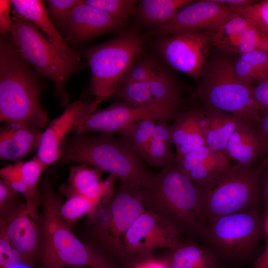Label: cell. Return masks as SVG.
Segmentation results:
<instances>
[{"label": "cell", "instance_id": "cell-40", "mask_svg": "<svg viewBox=\"0 0 268 268\" xmlns=\"http://www.w3.org/2000/svg\"><path fill=\"white\" fill-rule=\"evenodd\" d=\"M80 0H48L46 1L47 12L54 23L67 16L77 6L82 2Z\"/></svg>", "mask_w": 268, "mask_h": 268}, {"label": "cell", "instance_id": "cell-30", "mask_svg": "<svg viewBox=\"0 0 268 268\" xmlns=\"http://www.w3.org/2000/svg\"><path fill=\"white\" fill-rule=\"evenodd\" d=\"M46 169L41 162L35 156L27 161H18L6 165L0 170V176H13L18 177L28 186L39 188L41 175Z\"/></svg>", "mask_w": 268, "mask_h": 268}, {"label": "cell", "instance_id": "cell-46", "mask_svg": "<svg viewBox=\"0 0 268 268\" xmlns=\"http://www.w3.org/2000/svg\"><path fill=\"white\" fill-rule=\"evenodd\" d=\"M170 127L167 122H159L156 124L152 135V139L170 142Z\"/></svg>", "mask_w": 268, "mask_h": 268}, {"label": "cell", "instance_id": "cell-22", "mask_svg": "<svg viewBox=\"0 0 268 268\" xmlns=\"http://www.w3.org/2000/svg\"><path fill=\"white\" fill-rule=\"evenodd\" d=\"M255 122L243 121L228 141L226 155L236 162L239 169H247L256 164L264 154L262 142Z\"/></svg>", "mask_w": 268, "mask_h": 268}, {"label": "cell", "instance_id": "cell-43", "mask_svg": "<svg viewBox=\"0 0 268 268\" xmlns=\"http://www.w3.org/2000/svg\"><path fill=\"white\" fill-rule=\"evenodd\" d=\"M127 268H168L164 258H158L153 255L132 261Z\"/></svg>", "mask_w": 268, "mask_h": 268}, {"label": "cell", "instance_id": "cell-14", "mask_svg": "<svg viewBox=\"0 0 268 268\" xmlns=\"http://www.w3.org/2000/svg\"><path fill=\"white\" fill-rule=\"evenodd\" d=\"M101 102L78 100L67 105L62 114L53 120L43 132L35 155L46 169L59 160L70 134L76 133Z\"/></svg>", "mask_w": 268, "mask_h": 268}, {"label": "cell", "instance_id": "cell-33", "mask_svg": "<svg viewBox=\"0 0 268 268\" xmlns=\"http://www.w3.org/2000/svg\"><path fill=\"white\" fill-rule=\"evenodd\" d=\"M112 96L120 102L135 105H145L156 101L151 93L148 81L122 83Z\"/></svg>", "mask_w": 268, "mask_h": 268}, {"label": "cell", "instance_id": "cell-1", "mask_svg": "<svg viewBox=\"0 0 268 268\" xmlns=\"http://www.w3.org/2000/svg\"><path fill=\"white\" fill-rule=\"evenodd\" d=\"M39 190L42 209L38 268H123L112 257L75 236L61 215L62 199L47 178L41 182Z\"/></svg>", "mask_w": 268, "mask_h": 268}, {"label": "cell", "instance_id": "cell-36", "mask_svg": "<svg viewBox=\"0 0 268 268\" xmlns=\"http://www.w3.org/2000/svg\"><path fill=\"white\" fill-rule=\"evenodd\" d=\"M169 142L151 139L141 159L149 165L164 167L174 158Z\"/></svg>", "mask_w": 268, "mask_h": 268}, {"label": "cell", "instance_id": "cell-50", "mask_svg": "<svg viewBox=\"0 0 268 268\" xmlns=\"http://www.w3.org/2000/svg\"><path fill=\"white\" fill-rule=\"evenodd\" d=\"M265 216L266 219L264 221V230H265L268 238V212Z\"/></svg>", "mask_w": 268, "mask_h": 268}, {"label": "cell", "instance_id": "cell-26", "mask_svg": "<svg viewBox=\"0 0 268 268\" xmlns=\"http://www.w3.org/2000/svg\"><path fill=\"white\" fill-rule=\"evenodd\" d=\"M191 0H142L138 1L134 11L144 24L158 28L169 21Z\"/></svg>", "mask_w": 268, "mask_h": 268}, {"label": "cell", "instance_id": "cell-51", "mask_svg": "<svg viewBox=\"0 0 268 268\" xmlns=\"http://www.w3.org/2000/svg\"><path fill=\"white\" fill-rule=\"evenodd\" d=\"M62 268H85L78 267H64Z\"/></svg>", "mask_w": 268, "mask_h": 268}, {"label": "cell", "instance_id": "cell-31", "mask_svg": "<svg viewBox=\"0 0 268 268\" xmlns=\"http://www.w3.org/2000/svg\"><path fill=\"white\" fill-rule=\"evenodd\" d=\"M148 83L154 100L182 103L181 90L173 78L161 68L148 81Z\"/></svg>", "mask_w": 268, "mask_h": 268}, {"label": "cell", "instance_id": "cell-15", "mask_svg": "<svg viewBox=\"0 0 268 268\" xmlns=\"http://www.w3.org/2000/svg\"><path fill=\"white\" fill-rule=\"evenodd\" d=\"M0 226L20 254L24 265L32 268L37 264L41 241L38 207L20 202L0 215Z\"/></svg>", "mask_w": 268, "mask_h": 268}, {"label": "cell", "instance_id": "cell-4", "mask_svg": "<svg viewBox=\"0 0 268 268\" xmlns=\"http://www.w3.org/2000/svg\"><path fill=\"white\" fill-rule=\"evenodd\" d=\"M59 161L96 167L115 175L122 183L148 190L156 175L120 138L110 134H74L68 139Z\"/></svg>", "mask_w": 268, "mask_h": 268}, {"label": "cell", "instance_id": "cell-49", "mask_svg": "<svg viewBox=\"0 0 268 268\" xmlns=\"http://www.w3.org/2000/svg\"><path fill=\"white\" fill-rule=\"evenodd\" d=\"M267 167V174L265 184V193H264V200H265V212L266 214L268 212V166Z\"/></svg>", "mask_w": 268, "mask_h": 268}, {"label": "cell", "instance_id": "cell-37", "mask_svg": "<svg viewBox=\"0 0 268 268\" xmlns=\"http://www.w3.org/2000/svg\"><path fill=\"white\" fill-rule=\"evenodd\" d=\"M267 35L251 24L238 41L234 53L241 55L256 50L266 51Z\"/></svg>", "mask_w": 268, "mask_h": 268}, {"label": "cell", "instance_id": "cell-13", "mask_svg": "<svg viewBox=\"0 0 268 268\" xmlns=\"http://www.w3.org/2000/svg\"><path fill=\"white\" fill-rule=\"evenodd\" d=\"M157 49L171 67L199 82L209 61V37L198 31L182 32L161 37Z\"/></svg>", "mask_w": 268, "mask_h": 268}, {"label": "cell", "instance_id": "cell-11", "mask_svg": "<svg viewBox=\"0 0 268 268\" xmlns=\"http://www.w3.org/2000/svg\"><path fill=\"white\" fill-rule=\"evenodd\" d=\"M185 239L172 223L153 208L145 209L127 231L122 244L123 268L133 260L153 255L161 248L172 249Z\"/></svg>", "mask_w": 268, "mask_h": 268}, {"label": "cell", "instance_id": "cell-16", "mask_svg": "<svg viewBox=\"0 0 268 268\" xmlns=\"http://www.w3.org/2000/svg\"><path fill=\"white\" fill-rule=\"evenodd\" d=\"M233 13L230 8L216 0L194 1L155 30L161 37L186 31H198L209 35Z\"/></svg>", "mask_w": 268, "mask_h": 268}, {"label": "cell", "instance_id": "cell-6", "mask_svg": "<svg viewBox=\"0 0 268 268\" xmlns=\"http://www.w3.org/2000/svg\"><path fill=\"white\" fill-rule=\"evenodd\" d=\"M15 14L10 32L15 44L36 72L52 81L62 106L67 105L69 96L66 83L86 65L62 53L31 21Z\"/></svg>", "mask_w": 268, "mask_h": 268}, {"label": "cell", "instance_id": "cell-25", "mask_svg": "<svg viewBox=\"0 0 268 268\" xmlns=\"http://www.w3.org/2000/svg\"><path fill=\"white\" fill-rule=\"evenodd\" d=\"M202 108L208 122L206 145L213 150L225 154L229 137L238 126L245 121L211 107L202 106Z\"/></svg>", "mask_w": 268, "mask_h": 268}, {"label": "cell", "instance_id": "cell-48", "mask_svg": "<svg viewBox=\"0 0 268 268\" xmlns=\"http://www.w3.org/2000/svg\"><path fill=\"white\" fill-rule=\"evenodd\" d=\"M253 268H268V238L266 248L255 261Z\"/></svg>", "mask_w": 268, "mask_h": 268}, {"label": "cell", "instance_id": "cell-38", "mask_svg": "<svg viewBox=\"0 0 268 268\" xmlns=\"http://www.w3.org/2000/svg\"><path fill=\"white\" fill-rule=\"evenodd\" d=\"M23 265L19 252L0 226V268H13Z\"/></svg>", "mask_w": 268, "mask_h": 268}, {"label": "cell", "instance_id": "cell-53", "mask_svg": "<svg viewBox=\"0 0 268 268\" xmlns=\"http://www.w3.org/2000/svg\"><path fill=\"white\" fill-rule=\"evenodd\" d=\"M224 268L222 267L221 266H219V268Z\"/></svg>", "mask_w": 268, "mask_h": 268}, {"label": "cell", "instance_id": "cell-52", "mask_svg": "<svg viewBox=\"0 0 268 268\" xmlns=\"http://www.w3.org/2000/svg\"><path fill=\"white\" fill-rule=\"evenodd\" d=\"M266 52L267 53V54L268 57V35H267V49Z\"/></svg>", "mask_w": 268, "mask_h": 268}, {"label": "cell", "instance_id": "cell-24", "mask_svg": "<svg viewBox=\"0 0 268 268\" xmlns=\"http://www.w3.org/2000/svg\"><path fill=\"white\" fill-rule=\"evenodd\" d=\"M163 257L168 268H218L217 258L206 247L185 239Z\"/></svg>", "mask_w": 268, "mask_h": 268}, {"label": "cell", "instance_id": "cell-21", "mask_svg": "<svg viewBox=\"0 0 268 268\" xmlns=\"http://www.w3.org/2000/svg\"><path fill=\"white\" fill-rule=\"evenodd\" d=\"M19 123H6L0 128V158L18 162L37 150L43 132Z\"/></svg>", "mask_w": 268, "mask_h": 268}, {"label": "cell", "instance_id": "cell-8", "mask_svg": "<svg viewBox=\"0 0 268 268\" xmlns=\"http://www.w3.org/2000/svg\"><path fill=\"white\" fill-rule=\"evenodd\" d=\"M266 167L264 162L247 169H239L233 165L208 185H197L205 225L216 217L257 208L260 198L259 183Z\"/></svg>", "mask_w": 268, "mask_h": 268}, {"label": "cell", "instance_id": "cell-18", "mask_svg": "<svg viewBox=\"0 0 268 268\" xmlns=\"http://www.w3.org/2000/svg\"><path fill=\"white\" fill-rule=\"evenodd\" d=\"M174 160L179 168L199 187L210 184L233 166L225 154L206 145L183 156H175Z\"/></svg>", "mask_w": 268, "mask_h": 268}, {"label": "cell", "instance_id": "cell-39", "mask_svg": "<svg viewBox=\"0 0 268 268\" xmlns=\"http://www.w3.org/2000/svg\"><path fill=\"white\" fill-rule=\"evenodd\" d=\"M159 68L153 60L149 59L142 60L133 65L126 74L122 83L149 81Z\"/></svg>", "mask_w": 268, "mask_h": 268}, {"label": "cell", "instance_id": "cell-2", "mask_svg": "<svg viewBox=\"0 0 268 268\" xmlns=\"http://www.w3.org/2000/svg\"><path fill=\"white\" fill-rule=\"evenodd\" d=\"M23 58L11 33L0 39V121L19 123L41 129L48 121L40 101L43 85Z\"/></svg>", "mask_w": 268, "mask_h": 268}, {"label": "cell", "instance_id": "cell-3", "mask_svg": "<svg viewBox=\"0 0 268 268\" xmlns=\"http://www.w3.org/2000/svg\"><path fill=\"white\" fill-rule=\"evenodd\" d=\"M151 206L148 189L120 182L112 194L86 216L85 242L112 257L122 267L124 236L137 218Z\"/></svg>", "mask_w": 268, "mask_h": 268}, {"label": "cell", "instance_id": "cell-34", "mask_svg": "<svg viewBox=\"0 0 268 268\" xmlns=\"http://www.w3.org/2000/svg\"><path fill=\"white\" fill-rule=\"evenodd\" d=\"M135 0H85L83 2L115 18L127 20L138 3Z\"/></svg>", "mask_w": 268, "mask_h": 268}, {"label": "cell", "instance_id": "cell-12", "mask_svg": "<svg viewBox=\"0 0 268 268\" xmlns=\"http://www.w3.org/2000/svg\"><path fill=\"white\" fill-rule=\"evenodd\" d=\"M182 111V103L156 101L147 105H135L116 102L91 113L75 134L98 132L113 134L143 119L167 123L174 121Z\"/></svg>", "mask_w": 268, "mask_h": 268}, {"label": "cell", "instance_id": "cell-42", "mask_svg": "<svg viewBox=\"0 0 268 268\" xmlns=\"http://www.w3.org/2000/svg\"><path fill=\"white\" fill-rule=\"evenodd\" d=\"M254 96L260 116L268 113V78L253 86Z\"/></svg>", "mask_w": 268, "mask_h": 268}, {"label": "cell", "instance_id": "cell-28", "mask_svg": "<svg viewBox=\"0 0 268 268\" xmlns=\"http://www.w3.org/2000/svg\"><path fill=\"white\" fill-rule=\"evenodd\" d=\"M251 24L245 17L234 12L208 35L211 45L226 52L234 53L238 41Z\"/></svg>", "mask_w": 268, "mask_h": 268}, {"label": "cell", "instance_id": "cell-27", "mask_svg": "<svg viewBox=\"0 0 268 268\" xmlns=\"http://www.w3.org/2000/svg\"><path fill=\"white\" fill-rule=\"evenodd\" d=\"M239 55L233 61V67L240 80L252 84L268 78V57L265 51L256 50Z\"/></svg>", "mask_w": 268, "mask_h": 268}, {"label": "cell", "instance_id": "cell-9", "mask_svg": "<svg viewBox=\"0 0 268 268\" xmlns=\"http://www.w3.org/2000/svg\"><path fill=\"white\" fill-rule=\"evenodd\" d=\"M143 46L142 37L132 31L83 52L91 72V89L95 99L101 103L113 95Z\"/></svg>", "mask_w": 268, "mask_h": 268}, {"label": "cell", "instance_id": "cell-19", "mask_svg": "<svg viewBox=\"0 0 268 268\" xmlns=\"http://www.w3.org/2000/svg\"><path fill=\"white\" fill-rule=\"evenodd\" d=\"M208 122L204 110L192 107L183 110L170 126V143L180 157L206 145Z\"/></svg>", "mask_w": 268, "mask_h": 268}, {"label": "cell", "instance_id": "cell-7", "mask_svg": "<svg viewBox=\"0 0 268 268\" xmlns=\"http://www.w3.org/2000/svg\"><path fill=\"white\" fill-rule=\"evenodd\" d=\"M252 84L235 74L233 61L224 56L209 60L199 82L198 93L203 106L211 107L240 118L258 122L261 119Z\"/></svg>", "mask_w": 268, "mask_h": 268}, {"label": "cell", "instance_id": "cell-10", "mask_svg": "<svg viewBox=\"0 0 268 268\" xmlns=\"http://www.w3.org/2000/svg\"><path fill=\"white\" fill-rule=\"evenodd\" d=\"M263 230L264 221L257 207L210 220L201 238L217 258L234 263L251 255Z\"/></svg>", "mask_w": 268, "mask_h": 268}, {"label": "cell", "instance_id": "cell-20", "mask_svg": "<svg viewBox=\"0 0 268 268\" xmlns=\"http://www.w3.org/2000/svg\"><path fill=\"white\" fill-rule=\"evenodd\" d=\"M104 171L86 164L70 165L67 183L61 189L66 195L78 194L100 203L113 193L118 178L113 174L104 181Z\"/></svg>", "mask_w": 268, "mask_h": 268}, {"label": "cell", "instance_id": "cell-5", "mask_svg": "<svg viewBox=\"0 0 268 268\" xmlns=\"http://www.w3.org/2000/svg\"><path fill=\"white\" fill-rule=\"evenodd\" d=\"M151 207L184 234L201 238L205 227L198 186L173 161L156 174L149 189Z\"/></svg>", "mask_w": 268, "mask_h": 268}, {"label": "cell", "instance_id": "cell-17", "mask_svg": "<svg viewBox=\"0 0 268 268\" xmlns=\"http://www.w3.org/2000/svg\"><path fill=\"white\" fill-rule=\"evenodd\" d=\"M126 20L82 2L67 16L55 23L62 30L66 42L79 43L121 28Z\"/></svg>", "mask_w": 268, "mask_h": 268}, {"label": "cell", "instance_id": "cell-35", "mask_svg": "<svg viewBox=\"0 0 268 268\" xmlns=\"http://www.w3.org/2000/svg\"><path fill=\"white\" fill-rule=\"evenodd\" d=\"M233 12L241 14L268 35V0L256 1L248 5L236 8Z\"/></svg>", "mask_w": 268, "mask_h": 268}, {"label": "cell", "instance_id": "cell-47", "mask_svg": "<svg viewBox=\"0 0 268 268\" xmlns=\"http://www.w3.org/2000/svg\"><path fill=\"white\" fill-rule=\"evenodd\" d=\"M216 1L227 5L232 11L236 8L248 5L255 1V0H216Z\"/></svg>", "mask_w": 268, "mask_h": 268}, {"label": "cell", "instance_id": "cell-23", "mask_svg": "<svg viewBox=\"0 0 268 268\" xmlns=\"http://www.w3.org/2000/svg\"><path fill=\"white\" fill-rule=\"evenodd\" d=\"M12 5L17 13L31 21L43 31L48 39L62 53L77 61L80 55L69 47L49 16L43 4L39 0H12Z\"/></svg>", "mask_w": 268, "mask_h": 268}, {"label": "cell", "instance_id": "cell-32", "mask_svg": "<svg viewBox=\"0 0 268 268\" xmlns=\"http://www.w3.org/2000/svg\"><path fill=\"white\" fill-rule=\"evenodd\" d=\"M60 206V212L64 220L70 226L84 216L91 213L100 203L84 196L70 194Z\"/></svg>", "mask_w": 268, "mask_h": 268}, {"label": "cell", "instance_id": "cell-44", "mask_svg": "<svg viewBox=\"0 0 268 268\" xmlns=\"http://www.w3.org/2000/svg\"><path fill=\"white\" fill-rule=\"evenodd\" d=\"M11 0H0V33L5 34L10 33L13 26V21L10 15Z\"/></svg>", "mask_w": 268, "mask_h": 268}, {"label": "cell", "instance_id": "cell-41", "mask_svg": "<svg viewBox=\"0 0 268 268\" xmlns=\"http://www.w3.org/2000/svg\"><path fill=\"white\" fill-rule=\"evenodd\" d=\"M19 194L5 181L0 180V213L4 214L20 202Z\"/></svg>", "mask_w": 268, "mask_h": 268}, {"label": "cell", "instance_id": "cell-29", "mask_svg": "<svg viewBox=\"0 0 268 268\" xmlns=\"http://www.w3.org/2000/svg\"><path fill=\"white\" fill-rule=\"evenodd\" d=\"M157 122L143 119L136 122L120 133L121 141L141 158L152 139L154 128Z\"/></svg>", "mask_w": 268, "mask_h": 268}, {"label": "cell", "instance_id": "cell-45", "mask_svg": "<svg viewBox=\"0 0 268 268\" xmlns=\"http://www.w3.org/2000/svg\"><path fill=\"white\" fill-rule=\"evenodd\" d=\"M256 127L263 145L266 159L264 161L268 165V113L261 116L260 120L256 122Z\"/></svg>", "mask_w": 268, "mask_h": 268}]
</instances>
